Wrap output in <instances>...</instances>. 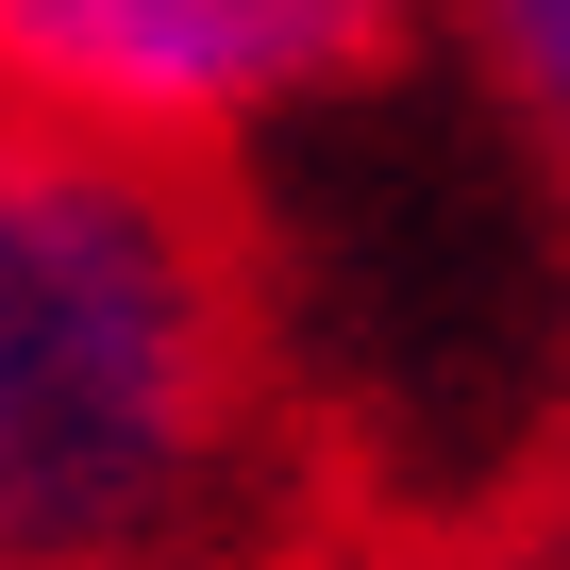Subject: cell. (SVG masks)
<instances>
[{
  "mask_svg": "<svg viewBox=\"0 0 570 570\" xmlns=\"http://www.w3.org/2000/svg\"><path fill=\"white\" fill-rule=\"evenodd\" d=\"M420 68L570 185V0H420Z\"/></svg>",
  "mask_w": 570,
  "mask_h": 570,
  "instance_id": "cell-3",
  "label": "cell"
},
{
  "mask_svg": "<svg viewBox=\"0 0 570 570\" xmlns=\"http://www.w3.org/2000/svg\"><path fill=\"white\" fill-rule=\"evenodd\" d=\"M320 503L252 185L0 101V570H285Z\"/></svg>",
  "mask_w": 570,
  "mask_h": 570,
  "instance_id": "cell-1",
  "label": "cell"
},
{
  "mask_svg": "<svg viewBox=\"0 0 570 570\" xmlns=\"http://www.w3.org/2000/svg\"><path fill=\"white\" fill-rule=\"evenodd\" d=\"M420 68V0H0V101L168 168H285Z\"/></svg>",
  "mask_w": 570,
  "mask_h": 570,
  "instance_id": "cell-2",
  "label": "cell"
}]
</instances>
